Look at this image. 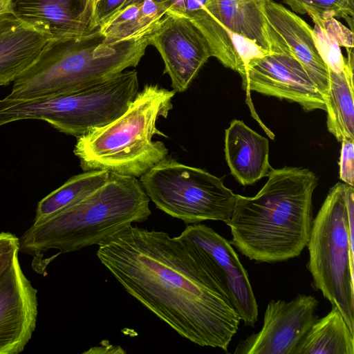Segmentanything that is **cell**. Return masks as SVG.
I'll use <instances>...</instances> for the list:
<instances>
[{
    "instance_id": "obj_1",
    "label": "cell",
    "mask_w": 354,
    "mask_h": 354,
    "mask_svg": "<svg viewBox=\"0 0 354 354\" xmlns=\"http://www.w3.org/2000/svg\"><path fill=\"white\" fill-rule=\"evenodd\" d=\"M97 256L130 295L180 336L227 351L241 319L176 237L130 225L100 243Z\"/></svg>"
},
{
    "instance_id": "obj_2",
    "label": "cell",
    "mask_w": 354,
    "mask_h": 354,
    "mask_svg": "<svg viewBox=\"0 0 354 354\" xmlns=\"http://www.w3.org/2000/svg\"><path fill=\"white\" fill-rule=\"evenodd\" d=\"M253 197L237 194L225 222L232 244L257 262L277 263L297 257L307 245L313 223V194L317 177L301 167L272 168Z\"/></svg>"
},
{
    "instance_id": "obj_3",
    "label": "cell",
    "mask_w": 354,
    "mask_h": 354,
    "mask_svg": "<svg viewBox=\"0 0 354 354\" xmlns=\"http://www.w3.org/2000/svg\"><path fill=\"white\" fill-rule=\"evenodd\" d=\"M110 172V171H109ZM149 198L136 177L110 172L106 182L77 203L32 225L19 238V252L31 255L39 272L44 254L57 255L99 245L151 214Z\"/></svg>"
},
{
    "instance_id": "obj_4",
    "label": "cell",
    "mask_w": 354,
    "mask_h": 354,
    "mask_svg": "<svg viewBox=\"0 0 354 354\" xmlns=\"http://www.w3.org/2000/svg\"><path fill=\"white\" fill-rule=\"evenodd\" d=\"M149 35L108 44L99 27L78 38L50 40L13 82L8 98L30 100L71 92L136 67Z\"/></svg>"
},
{
    "instance_id": "obj_5",
    "label": "cell",
    "mask_w": 354,
    "mask_h": 354,
    "mask_svg": "<svg viewBox=\"0 0 354 354\" xmlns=\"http://www.w3.org/2000/svg\"><path fill=\"white\" fill-rule=\"evenodd\" d=\"M175 94L174 90L146 84L120 117L77 137L73 152L83 171L106 170L140 178L165 159V145L152 138L165 136L156 122L167 117Z\"/></svg>"
},
{
    "instance_id": "obj_6",
    "label": "cell",
    "mask_w": 354,
    "mask_h": 354,
    "mask_svg": "<svg viewBox=\"0 0 354 354\" xmlns=\"http://www.w3.org/2000/svg\"><path fill=\"white\" fill-rule=\"evenodd\" d=\"M354 189L337 183L313 220L307 267L316 290L342 313L354 333Z\"/></svg>"
},
{
    "instance_id": "obj_7",
    "label": "cell",
    "mask_w": 354,
    "mask_h": 354,
    "mask_svg": "<svg viewBox=\"0 0 354 354\" xmlns=\"http://www.w3.org/2000/svg\"><path fill=\"white\" fill-rule=\"evenodd\" d=\"M138 72L126 71L104 81L66 93L30 100H8L9 123L38 120L76 138L113 122L138 93Z\"/></svg>"
},
{
    "instance_id": "obj_8",
    "label": "cell",
    "mask_w": 354,
    "mask_h": 354,
    "mask_svg": "<svg viewBox=\"0 0 354 354\" xmlns=\"http://www.w3.org/2000/svg\"><path fill=\"white\" fill-rule=\"evenodd\" d=\"M140 182L158 209L186 224L225 223L237 196L224 185L223 178L167 156L141 176Z\"/></svg>"
},
{
    "instance_id": "obj_9",
    "label": "cell",
    "mask_w": 354,
    "mask_h": 354,
    "mask_svg": "<svg viewBox=\"0 0 354 354\" xmlns=\"http://www.w3.org/2000/svg\"><path fill=\"white\" fill-rule=\"evenodd\" d=\"M265 1L206 0L203 6L183 17L188 19L205 37L211 56L241 75L245 66L240 53L245 38L267 53L288 51L268 23Z\"/></svg>"
},
{
    "instance_id": "obj_10",
    "label": "cell",
    "mask_w": 354,
    "mask_h": 354,
    "mask_svg": "<svg viewBox=\"0 0 354 354\" xmlns=\"http://www.w3.org/2000/svg\"><path fill=\"white\" fill-rule=\"evenodd\" d=\"M217 281L245 326L258 320V306L248 274L230 241L204 224L187 225L176 236Z\"/></svg>"
},
{
    "instance_id": "obj_11",
    "label": "cell",
    "mask_w": 354,
    "mask_h": 354,
    "mask_svg": "<svg viewBox=\"0 0 354 354\" xmlns=\"http://www.w3.org/2000/svg\"><path fill=\"white\" fill-rule=\"evenodd\" d=\"M243 88L299 104L307 111L326 110L323 95L301 64L285 51L250 60L241 75Z\"/></svg>"
},
{
    "instance_id": "obj_12",
    "label": "cell",
    "mask_w": 354,
    "mask_h": 354,
    "mask_svg": "<svg viewBox=\"0 0 354 354\" xmlns=\"http://www.w3.org/2000/svg\"><path fill=\"white\" fill-rule=\"evenodd\" d=\"M319 301L312 295L299 294L290 301H270L263 324L257 333L241 339L234 354H293L297 345L318 319Z\"/></svg>"
},
{
    "instance_id": "obj_13",
    "label": "cell",
    "mask_w": 354,
    "mask_h": 354,
    "mask_svg": "<svg viewBox=\"0 0 354 354\" xmlns=\"http://www.w3.org/2000/svg\"><path fill=\"white\" fill-rule=\"evenodd\" d=\"M149 45L160 53L165 73L176 92L183 93L212 57L208 43L186 17L167 12L149 35Z\"/></svg>"
},
{
    "instance_id": "obj_14",
    "label": "cell",
    "mask_w": 354,
    "mask_h": 354,
    "mask_svg": "<svg viewBox=\"0 0 354 354\" xmlns=\"http://www.w3.org/2000/svg\"><path fill=\"white\" fill-rule=\"evenodd\" d=\"M37 290L25 275L19 252L0 275V354L21 353L35 330Z\"/></svg>"
},
{
    "instance_id": "obj_15",
    "label": "cell",
    "mask_w": 354,
    "mask_h": 354,
    "mask_svg": "<svg viewBox=\"0 0 354 354\" xmlns=\"http://www.w3.org/2000/svg\"><path fill=\"white\" fill-rule=\"evenodd\" d=\"M11 3L17 19L50 40L78 38L95 29L93 0H11Z\"/></svg>"
},
{
    "instance_id": "obj_16",
    "label": "cell",
    "mask_w": 354,
    "mask_h": 354,
    "mask_svg": "<svg viewBox=\"0 0 354 354\" xmlns=\"http://www.w3.org/2000/svg\"><path fill=\"white\" fill-rule=\"evenodd\" d=\"M268 23L286 45L288 51L304 67L325 97L328 89V66L319 55L311 27L298 15L272 0H266Z\"/></svg>"
},
{
    "instance_id": "obj_17",
    "label": "cell",
    "mask_w": 354,
    "mask_h": 354,
    "mask_svg": "<svg viewBox=\"0 0 354 354\" xmlns=\"http://www.w3.org/2000/svg\"><path fill=\"white\" fill-rule=\"evenodd\" d=\"M225 155L232 174L243 185H253L272 169L268 139L241 120H232L225 129Z\"/></svg>"
},
{
    "instance_id": "obj_18",
    "label": "cell",
    "mask_w": 354,
    "mask_h": 354,
    "mask_svg": "<svg viewBox=\"0 0 354 354\" xmlns=\"http://www.w3.org/2000/svg\"><path fill=\"white\" fill-rule=\"evenodd\" d=\"M50 39L11 12L0 20V86H7L37 59Z\"/></svg>"
},
{
    "instance_id": "obj_19",
    "label": "cell",
    "mask_w": 354,
    "mask_h": 354,
    "mask_svg": "<svg viewBox=\"0 0 354 354\" xmlns=\"http://www.w3.org/2000/svg\"><path fill=\"white\" fill-rule=\"evenodd\" d=\"M344 69L336 73L328 68V89L324 97L328 131L339 142L354 140L353 53L347 49Z\"/></svg>"
},
{
    "instance_id": "obj_20",
    "label": "cell",
    "mask_w": 354,
    "mask_h": 354,
    "mask_svg": "<svg viewBox=\"0 0 354 354\" xmlns=\"http://www.w3.org/2000/svg\"><path fill=\"white\" fill-rule=\"evenodd\" d=\"M167 12L159 1L137 0L112 15L99 28L105 42L115 44L150 34Z\"/></svg>"
},
{
    "instance_id": "obj_21",
    "label": "cell",
    "mask_w": 354,
    "mask_h": 354,
    "mask_svg": "<svg viewBox=\"0 0 354 354\" xmlns=\"http://www.w3.org/2000/svg\"><path fill=\"white\" fill-rule=\"evenodd\" d=\"M354 333L339 309L317 319L297 345L293 354H353Z\"/></svg>"
},
{
    "instance_id": "obj_22",
    "label": "cell",
    "mask_w": 354,
    "mask_h": 354,
    "mask_svg": "<svg viewBox=\"0 0 354 354\" xmlns=\"http://www.w3.org/2000/svg\"><path fill=\"white\" fill-rule=\"evenodd\" d=\"M109 171L91 170L71 177L37 204L33 221L55 214L80 201L107 180Z\"/></svg>"
},
{
    "instance_id": "obj_23",
    "label": "cell",
    "mask_w": 354,
    "mask_h": 354,
    "mask_svg": "<svg viewBox=\"0 0 354 354\" xmlns=\"http://www.w3.org/2000/svg\"><path fill=\"white\" fill-rule=\"evenodd\" d=\"M292 10L307 14L315 24L331 18L353 20L354 0H283Z\"/></svg>"
},
{
    "instance_id": "obj_24",
    "label": "cell",
    "mask_w": 354,
    "mask_h": 354,
    "mask_svg": "<svg viewBox=\"0 0 354 354\" xmlns=\"http://www.w3.org/2000/svg\"><path fill=\"white\" fill-rule=\"evenodd\" d=\"M313 32L317 50L328 68L336 73L341 72L346 65V59L339 46L320 26L315 24Z\"/></svg>"
},
{
    "instance_id": "obj_25",
    "label": "cell",
    "mask_w": 354,
    "mask_h": 354,
    "mask_svg": "<svg viewBox=\"0 0 354 354\" xmlns=\"http://www.w3.org/2000/svg\"><path fill=\"white\" fill-rule=\"evenodd\" d=\"M339 177L345 184L354 186V140H342Z\"/></svg>"
},
{
    "instance_id": "obj_26",
    "label": "cell",
    "mask_w": 354,
    "mask_h": 354,
    "mask_svg": "<svg viewBox=\"0 0 354 354\" xmlns=\"http://www.w3.org/2000/svg\"><path fill=\"white\" fill-rule=\"evenodd\" d=\"M317 25L322 27L339 46H343L346 49L353 48V31L346 28L335 18L325 20Z\"/></svg>"
},
{
    "instance_id": "obj_27",
    "label": "cell",
    "mask_w": 354,
    "mask_h": 354,
    "mask_svg": "<svg viewBox=\"0 0 354 354\" xmlns=\"http://www.w3.org/2000/svg\"><path fill=\"white\" fill-rule=\"evenodd\" d=\"M137 0H98L94 7L93 26L97 28L106 19L124 7Z\"/></svg>"
},
{
    "instance_id": "obj_28",
    "label": "cell",
    "mask_w": 354,
    "mask_h": 354,
    "mask_svg": "<svg viewBox=\"0 0 354 354\" xmlns=\"http://www.w3.org/2000/svg\"><path fill=\"white\" fill-rule=\"evenodd\" d=\"M19 252V238L10 232H0V275Z\"/></svg>"
},
{
    "instance_id": "obj_29",
    "label": "cell",
    "mask_w": 354,
    "mask_h": 354,
    "mask_svg": "<svg viewBox=\"0 0 354 354\" xmlns=\"http://www.w3.org/2000/svg\"><path fill=\"white\" fill-rule=\"evenodd\" d=\"M12 12L11 0H0V20L8 12Z\"/></svg>"
},
{
    "instance_id": "obj_30",
    "label": "cell",
    "mask_w": 354,
    "mask_h": 354,
    "mask_svg": "<svg viewBox=\"0 0 354 354\" xmlns=\"http://www.w3.org/2000/svg\"><path fill=\"white\" fill-rule=\"evenodd\" d=\"M97 1H98V0H93V1H94V6H95V3H96ZM94 7H95V6H94Z\"/></svg>"
}]
</instances>
